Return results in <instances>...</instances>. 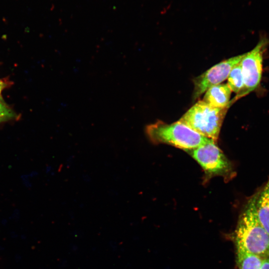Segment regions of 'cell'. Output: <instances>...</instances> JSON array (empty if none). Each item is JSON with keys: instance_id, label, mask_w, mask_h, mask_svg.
<instances>
[{"instance_id": "6da1fadb", "label": "cell", "mask_w": 269, "mask_h": 269, "mask_svg": "<svg viewBox=\"0 0 269 269\" xmlns=\"http://www.w3.org/2000/svg\"><path fill=\"white\" fill-rule=\"evenodd\" d=\"M257 191L247 201L235 230L236 247L262 259L269 257V234L261 224L256 211Z\"/></svg>"}, {"instance_id": "7a4b0ae2", "label": "cell", "mask_w": 269, "mask_h": 269, "mask_svg": "<svg viewBox=\"0 0 269 269\" xmlns=\"http://www.w3.org/2000/svg\"><path fill=\"white\" fill-rule=\"evenodd\" d=\"M145 132L152 143L168 144L186 151L212 140L178 121L167 124L158 121L146 126Z\"/></svg>"}, {"instance_id": "3957f363", "label": "cell", "mask_w": 269, "mask_h": 269, "mask_svg": "<svg viewBox=\"0 0 269 269\" xmlns=\"http://www.w3.org/2000/svg\"><path fill=\"white\" fill-rule=\"evenodd\" d=\"M228 109L214 107L200 100L178 121L202 135L217 142Z\"/></svg>"}, {"instance_id": "277c9868", "label": "cell", "mask_w": 269, "mask_h": 269, "mask_svg": "<svg viewBox=\"0 0 269 269\" xmlns=\"http://www.w3.org/2000/svg\"><path fill=\"white\" fill-rule=\"evenodd\" d=\"M186 152L200 164L207 179L221 176L228 181L235 176L231 162L213 140Z\"/></svg>"}, {"instance_id": "5b68a950", "label": "cell", "mask_w": 269, "mask_h": 269, "mask_svg": "<svg viewBox=\"0 0 269 269\" xmlns=\"http://www.w3.org/2000/svg\"><path fill=\"white\" fill-rule=\"evenodd\" d=\"M269 43L268 38H261L255 47L246 53L241 60L244 87L230 102L231 106L239 99L254 91L259 85L262 77L263 53Z\"/></svg>"}, {"instance_id": "8992f818", "label": "cell", "mask_w": 269, "mask_h": 269, "mask_svg": "<svg viewBox=\"0 0 269 269\" xmlns=\"http://www.w3.org/2000/svg\"><path fill=\"white\" fill-rule=\"evenodd\" d=\"M246 53L223 60L214 65L193 79V100H197L210 87L226 80L233 67L240 63Z\"/></svg>"}, {"instance_id": "52a82bcc", "label": "cell", "mask_w": 269, "mask_h": 269, "mask_svg": "<svg viewBox=\"0 0 269 269\" xmlns=\"http://www.w3.org/2000/svg\"><path fill=\"white\" fill-rule=\"evenodd\" d=\"M231 93L227 83H221L208 88L202 100L214 107L229 108Z\"/></svg>"}, {"instance_id": "ba28073f", "label": "cell", "mask_w": 269, "mask_h": 269, "mask_svg": "<svg viewBox=\"0 0 269 269\" xmlns=\"http://www.w3.org/2000/svg\"><path fill=\"white\" fill-rule=\"evenodd\" d=\"M256 209L261 224L269 234V177L262 188L257 191Z\"/></svg>"}, {"instance_id": "9c48e42d", "label": "cell", "mask_w": 269, "mask_h": 269, "mask_svg": "<svg viewBox=\"0 0 269 269\" xmlns=\"http://www.w3.org/2000/svg\"><path fill=\"white\" fill-rule=\"evenodd\" d=\"M237 263L239 269H261L263 259L242 248L236 247Z\"/></svg>"}, {"instance_id": "30bf717a", "label": "cell", "mask_w": 269, "mask_h": 269, "mask_svg": "<svg viewBox=\"0 0 269 269\" xmlns=\"http://www.w3.org/2000/svg\"><path fill=\"white\" fill-rule=\"evenodd\" d=\"M229 87L232 92L238 94L244 87V80L240 62L235 65L227 78Z\"/></svg>"}, {"instance_id": "8fae6325", "label": "cell", "mask_w": 269, "mask_h": 269, "mask_svg": "<svg viewBox=\"0 0 269 269\" xmlns=\"http://www.w3.org/2000/svg\"><path fill=\"white\" fill-rule=\"evenodd\" d=\"M16 118L13 111L0 99V123Z\"/></svg>"}, {"instance_id": "7c38bea8", "label": "cell", "mask_w": 269, "mask_h": 269, "mask_svg": "<svg viewBox=\"0 0 269 269\" xmlns=\"http://www.w3.org/2000/svg\"><path fill=\"white\" fill-rule=\"evenodd\" d=\"M261 269H269V257L263 259Z\"/></svg>"}, {"instance_id": "4fadbf2b", "label": "cell", "mask_w": 269, "mask_h": 269, "mask_svg": "<svg viewBox=\"0 0 269 269\" xmlns=\"http://www.w3.org/2000/svg\"><path fill=\"white\" fill-rule=\"evenodd\" d=\"M5 87L4 83L0 79V94Z\"/></svg>"}]
</instances>
